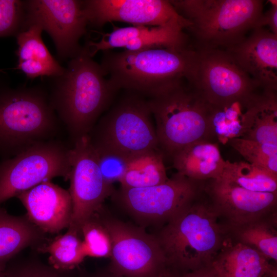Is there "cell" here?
<instances>
[{
	"label": "cell",
	"mask_w": 277,
	"mask_h": 277,
	"mask_svg": "<svg viewBox=\"0 0 277 277\" xmlns=\"http://www.w3.org/2000/svg\"><path fill=\"white\" fill-rule=\"evenodd\" d=\"M5 277H70V271L58 270L35 256L11 260L4 270Z\"/></svg>",
	"instance_id": "4dcf8cb0"
},
{
	"label": "cell",
	"mask_w": 277,
	"mask_h": 277,
	"mask_svg": "<svg viewBox=\"0 0 277 277\" xmlns=\"http://www.w3.org/2000/svg\"><path fill=\"white\" fill-rule=\"evenodd\" d=\"M131 91L124 97L93 128L88 136L94 148L129 158L160 150L147 100Z\"/></svg>",
	"instance_id": "52a82bcc"
},
{
	"label": "cell",
	"mask_w": 277,
	"mask_h": 277,
	"mask_svg": "<svg viewBox=\"0 0 277 277\" xmlns=\"http://www.w3.org/2000/svg\"><path fill=\"white\" fill-rule=\"evenodd\" d=\"M80 234L70 229L37 248L38 251L49 254V264L54 268L70 271L86 256Z\"/></svg>",
	"instance_id": "484cf974"
},
{
	"label": "cell",
	"mask_w": 277,
	"mask_h": 277,
	"mask_svg": "<svg viewBox=\"0 0 277 277\" xmlns=\"http://www.w3.org/2000/svg\"><path fill=\"white\" fill-rule=\"evenodd\" d=\"M87 277H123L111 270L109 268L107 270L99 271L89 275Z\"/></svg>",
	"instance_id": "d590c367"
},
{
	"label": "cell",
	"mask_w": 277,
	"mask_h": 277,
	"mask_svg": "<svg viewBox=\"0 0 277 277\" xmlns=\"http://www.w3.org/2000/svg\"><path fill=\"white\" fill-rule=\"evenodd\" d=\"M189 25L188 22L174 21L158 26H113V30L103 34L99 41H89L84 47L92 57L99 51L116 48L135 51L155 47H187L189 38L184 30Z\"/></svg>",
	"instance_id": "9a60e30c"
},
{
	"label": "cell",
	"mask_w": 277,
	"mask_h": 277,
	"mask_svg": "<svg viewBox=\"0 0 277 277\" xmlns=\"http://www.w3.org/2000/svg\"><path fill=\"white\" fill-rule=\"evenodd\" d=\"M0 277H5L4 272H0Z\"/></svg>",
	"instance_id": "f35d334b"
},
{
	"label": "cell",
	"mask_w": 277,
	"mask_h": 277,
	"mask_svg": "<svg viewBox=\"0 0 277 277\" xmlns=\"http://www.w3.org/2000/svg\"><path fill=\"white\" fill-rule=\"evenodd\" d=\"M103 52L100 65L118 90L150 98L187 81L196 56V50L189 46Z\"/></svg>",
	"instance_id": "3957f363"
},
{
	"label": "cell",
	"mask_w": 277,
	"mask_h": 277,
	"mask_svg": "<svg viewBox=\"0 0 277 277\" xmlns=\"http://www.w3.org/2000/svg\"><path fill=\"white\" fill-rule=\"evenodd\" d=\"M73 144L70 152L69 179L72 214L67 229L80 234L82 225L102 207L105 200L112 195L114 190L112 185L107 184L103 177L88 135Z\"/></svg>",
	"instance_id": "7c38bea8"
},
{
	"label": "cell",
	"mask_w": 277,
	"mask_h": 277,
	"mask_svg": "<svg viewBox=\"0 0 277 277\" xmlns=\"http://www.w3.org/2000/svg\"><path fill=\"white\" fill-rule=\"evenodd\" d=\"M204 190L229 226L250 222L276 211L277 193L249 191L221 179L210 180Z\"/></svg>",
	"instance_id": "2e32d148"
},
{
	"label": "cell",
	"mask_w": 277,
	"mask_h": 277,
	"mask_svg": "<svg viewBox=\"0 0 277 277\" xmlns=\"http://www.w3.org/2000/svg\"><path fill=\"white\" fill-rule=\"evenodd\" d=\"M189 25L195 48L226 50L242 42L263 13L262 0L169 1Z\"/></svg>",
	"instance_id": "5b68a950"
},
{
	"label": "cell",
	"mask_w": 277,
	"mask_h": 277,
	"mask_svg": "<svg viewBox=\"0 0 277 277\" xmlns=\"http://www.w3.org/2000/svg\"><path fill=\"white\" fill-rule=\"evenodd\" d=\"M203 183L176 172L162 184L120 187L112 195L141 227L159 226L166 224L201 195Z\"/></svg>",
	"instance_id": "ba28073f"
},
{
	"label": "cell",
	"mask_w": 277,
	"mask_h": 277,
	"mask_svg": "<svg viewBox=\"0 0 277 277\" xmlns=\"http://www.w3.org/2000/svg\"><path fill=\"white\" fill-rule=\"evenodd\" d=\"M29 220L45 233H58L70 225L72 204L69 191L47 181L18 194Z\"/></svg>",
	"instance_id": "ac0fdd59"
},
{
	"label": "cell",
	"mask_w": 277,
	"mask_h": 277,
	"mask_svg": "<svg viewBox=\"0 0 277 277\" xmlns=\"http://www.w3.org/2000/svg\"><path fill=\"white\" fill-rule=\"evenodd\" d=\"M24 22V1L0 0V37L16 36Z\"/></svg>",
	"instance_id": "1f68e13d"
},
{
	"label": "cell",
	"mask_w": 277,
	"mask_h": 277,
	"mask_svg": "<svg viewBox=\"0 0 277 277\" xmlns=\"http://www.w3.org/2000/svg\"><path fill=\"white\" fill-rule=\"evenodd\" d=\"M240 138L277 145V91L261 89L249 101Z\"/></svg>",
	"instance_id": "7402d4cb"
},
{
	"label": "cell",
	"mask_w": 277,
	"mask_h": 277,
	"mask_svg": "<svg viewBox=\"0 0 277 277\" xmlns=\"http://www.w3.org/2000/svg\"><path fill=\"white\" fill-rule=\"evenodd\" d=\"M45 233L26 215L15 216L0 206V272L24 249L43 244Z\"/></svg>",
	"instance_id": "603a6c76"
},
{
	"label": "cell",
	"mask_w": 277,
	"mask_h": 277,
	"mask_svg": "<svg viewBox=\"0 0 277 277\" xmlns=\"http://www.w3.org/2000/svg\"><path fill=\"white\" fill-rule=\"evenodd\" d=\"M220 179L249 191L277 193V175L246 161H227Z\"/></svg>",
	"instance_id": "4316f807"
},
{
	"label": "cell",
	"mask_w": 277,
	"mask_h": 277,
	"mask_svg": "<svg viewBox=\"0 0 277 277\" xmlns=\"http://www.w3.org/2000/svg\"><path fill=\"white\" fill-rule=\"evenodd\" d=\"M175 272V277H218L210 266L187 272Z\"/></svg>",
	"instance_id": "e575fe53"
},
{
	"label": "cell",
	"mask_w": 277,
	"mask_h": 277,
	"mask_svg": "<svg viewBox=\"0 0 277 277\" xmlns=\"http://www.w3.org/2000/svg\"><path fill=\"white\" fill-rule=\"evenodd\" d=\"M210 266L218 277H269L277 270L260 252L230 236Z\"/></svg>",
	"instance_id": "d6986e66"
},
{
	"label": "cell",
	"mask_w": 277,
	"mask_h": 277,
	"mask_svg": "<svg viewBox=\"0 0 277 277\" xmlns=\"http://www.w3.org/2000/svg\"><path fill=\"white\" fill-rule=\"evenodd\" d=\"M228 226L234 240L248 246L269 261H277L276 211L266 217L245 224Z\"/></svg>",
	"instance_id": "cb8c5ba5"
},
{
	"label": "cell",
	"mask_w": 277,
	"mask_h": 277,
	"mask_svg": "<svg viewBox=\"0 0 277 277\" xmlns=\"http://www.w3.org/2000/svg\"><path fill=\"white\" fill-rule=\"evenodd\" d=\"M85 47L56 77L49 98L73 143L89 135L118 90Z\"/></svg>",
	"instance_id": "6da1fadb"
},
{
	"label": "cell",
	"mask_w": 277,
	"mask_h": 277,
	"mask_svg": "<svg viewBox=\"0 0 277 277\" xmlns=\"http://www.w3.org/2000/svg\"><path fill=\"white\" fill-rule=\"evenodd\" d=\"M270 8L265 12H263L259 18L255 28H264L268 26L269 30L277 35V1L270 0Z\"/></svg>",
	"instance_id": "836d02e7"
},
{
	"label": "cell",
	"mask_w": 277,
	"mask_h": 277,
	"mask_svg": "<svg viewBox=\"0 0 277 277\" xmlns=\"http://www.w3.org/2000/svg\"><path fill=\"white\" fill-rule=\"evenodd\" d=\"M262 89L277 91V35L252 29L239 44L225 50Z\"/></svg>",
	"instance_id": "e0dca14e"
},
{
	"label": "cell",
	"mask_w": 277,
	"mask_h": 277,
	"mask_svg": "<svg viewBox=\"0 0 277 277\" xmlns=\"http://www.w3.org/2000/svg\"><path fill=\"white\" fill-rule=\"evenodd\" d=\"M247 103L235 102L223 106L209 104L208 122L210 140L221 143L241 137L242 120Z\"/></svg>",
	"instance_id": "83f0119b"
},
{
	"label": "cell",
	"mask_w": 277,
	"mask_h": 277,
	"mask_svg": "<svg viewBox=\"0 0 277 277\" xmlns=\"http://www.w3.org/2000/svg\"><path fill=\"white\" fill-rule=\"evenodd\" d=\"M24 7L23 29L39 25L51 36L62 59H71L80 52L79 41L88 26L83 1L29 0L24 1Z\"/></svg>",
	"instance_id": "4fadbf2b"
},
{
	"label": "cell",
	"mask_w": 277,
	"mask_h": 277,
	"mask_svg": "<svg viewBox=\"0 0 277 277\" xmlns=\"http://www.w3.org/2000/svg\"><path fill=\"white\" fill-rule=\"evenodd\" d=\"M43 31L39 25L33 24L25 27L16 35L18 45L16 69L30 78L43 76L56 77L65 71V68L52 56L43 42Z\"/></svg>",
	"instance_id": "ffe728a7"
},
{
	"label": "cell",
	"mask_w": 277,
	"mask_h": 277,
	"mask_svg": "<svg viewBox=\"0 0 277 277\" xmlns=\"http://www.w3.org/2000/svg\"><path fill=\"white\" fill-rule=\"evenodd\" d=\"M168 179L163 154L160 150H151L129 158L120 183L122 188H144L162 184Z\"/></svg>",
	"instance_id": "d4e9b609"
},
{
	"label": "cell",
	"mask_w": 277,
	"mask_h": 277,
	"mask_svg": "<svg viewBox=\"0 0 277 277\" xmlns=\"http://www.w3.org/2000/svg\"><path fill=\"white\" fill-rule=\"evenodd\" d=\"M269 277H277V271L274 272Z\"/></svg>",
	"instance_id": "74e56055"
},
{
	"label": "cell",
	"mask_w": 277,
	"mask_h": 277,
	"mask_svg": "<svg viewBox=\"0 0 277 277\" xmlns=\"http://www.w3.org/2000/svg\"><path fill=\"white\" fill-rule=\"evenodd\" d=\"M83 5L88 25L96 28L116 21L148 26L188 22L166 0H87Z\"/></svg>",
	"instance_id": "5bb4252c"
},
{
	"label": "cell",
	"mask_w": 277,
	"mask_h": 277,
	"mask_svg": "<svg viewBox=\"0 0 277 277\" xmlns=\"http://www.w3.org/2000/svg\"><path fill=\"white\" fill-rule=\"evenodd\" d=\"M229 144L246 162L277 175V145L240 137L230 140Z\"/></svg>",
	"instance_id": "f1b7e54d"
},
{
	"label": "cell",
	"mask_w": 277,
	"mask_h": 277,
	"mask_svg": "<svg viewBox=\"0 0 277 277\" xmlns=\"http://www.w3.org/2000/svg\"><path fill=\"white\" fill-rule=\"evenodd\" d=\"M172 159L177 173L200 182L220 179L227 164L217 144L207 141L189 145L176 152Z\"/></svg>",
	"instance_id": "44dd1931"
},
{
	"label": "cell",
	"mask_w": 277,
	"mask_h": 277,
	"mask_svg": "<svg viewBox=\"0 0 277 277\" xmlns=\"http://www.w3.org/2000/svg\"><path fill=\"white\" fill-rule=\"evenodd\" d=\"M196 56L187 82L209 105L246 103L262 89L225 50L195 48Z\"/></svg>",
	"instance_id": "30bf717a"
},
{
	"label": "cell",
	"mask_w": 277,
	"mask_h": 277,
	"mask_svg": "<svg viewBox=\"0 0 277 277\" xmlns=\"http://www.w3.org/2000/svg\"><path fill=\"white\" fill-rule=\"evenodd\" d=\"M176 272L167 267L161 273L155 277H175Z\"/></svg>",
	"instance_id": "8d00e7d4"
},
{
	"label": "cell",
	"mask_w": 277,
	"mask_h": 277,
	"mask_svg": "<svg viewBox=\"0 0 277 277\" xmlns=\"http://www.w3.org/2000/svg\"><path fill=\"white\" fill-rule=\"evenodd\" d=\"M93 148L105 181L111 185L115 182H120L126 172L129 158L110 150Z\"/></svg>",
	"instance_id": "d6a6232c"
},
{
	"label": "cell",
	"mask_w": 277,
	"mask_h": 277,
	"mask_svg": "<svg viewBox=\"0 0 277 277\" xmlns=\"http://www.w3.org/2000/svg\"><path fill=\"white\" fill-rule=\"evenodd\" d=\"M81 236L86 256L96 258H110L112 242L110 234L95 212L82 226Z\"/></svg>",
	"instance_id": "f546056e"
},
{
	"label": "cell",
	"mask_w": 277,
	"mask_h": 277,
	"mask_svg": "<svg viewBox=\"0 0 277 277\" xmlns=\"http://www.w3.org/2000/svg\"><path fill=\"white\" fill-rule=\"evenodd\" d=\"M59 121L43 89L0 86V157L54 139Z\"/></svg>",
	"instance_id": "277c9868"
},
{
	"label": "cell",
	"mask_w": 277,
	"mask_h": 277,
	"mask_svg": "<svg viewBox=\"0 0 277 277\" xmlns=\"http://www.w3.org/2000/svg\"><path fill=\"white\" fill-rule=\"evenodd\" d=\"M156 123L159 149L172 157L189 145L211 141L209 104L187 82L147 100Z\"/></svg>",
	"instance_id": "8992f818"
},
{
	"label": "cell",
	"mask_w": 277,
	"mask_h": 277,
	"mask_svg": "<svg viewBox=\"0 0 277 277\" xmlns=\"http://www.w3.org/2000/svg\"><path fill=\"white\" fill-rule=\"evenodd\" d=\"M200 195L154 234L167 266L178 273L210 266L230 236L211 201Z\"/></svg>",
	"instance_id": "7a4b0ae2"
},
{
	"label": "cell",
	"mask_w": 277,
	"mask_h": 277,
	"mask_svg": "<svg viewBox=\"0 0 277 277\" xmlns=\"http://www.w3.org/2000/svg\"><path fill=\"white\" fill-rule=\"evenodd\" d=\"M71 149L55 139L36 144L0 161V206L8 200L55 177L69 180Z\"/></svg>",
	"instance_id": "9c48e42d"
},
{
	"label": "cell",
	"mask_w": 277,
	"mask_h": 277,
	"mask_svg": "<svg viewBox=\"0 0 277 277\" xmlns=\"http://www.w3.org/2000/svg\"><path fill=\"white\" fill-rule=\"evenodd\" d=\"M96 213L111 239V270L123 277H155L167 267L154 234Z\"/></svg>",
	"instance_id": "8fae6325"
}]
</instances>
